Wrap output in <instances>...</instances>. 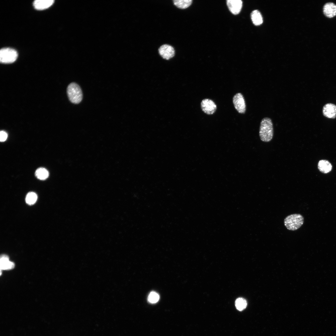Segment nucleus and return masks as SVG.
Instances as JSON below:
<instances>
[{"mask_svg":"<svg viewBox=\"0 0 336 336\" xmlns=\"http://www.w3.org/2000/svg\"><path fill=\"white\" fill-rule=\"evenodd\" d=\"M37 198V195L35 193L30 192L27 194L26 198V201L27 204L31 205L36 202Z\"/></svg>","mask_w":336,"mask_h":336,"instance_id":"nucleus-18","label":"nucleus"},{"mask_svg":"<svg viewBox=\"0 0 336 336\" xmlns=\"http://www.w3.org/2000/svg\"><path fill=\"white\" fill-rule=\"evenodd\" d=\"M201 107L202 110L208 114H213L216 111L217 106L211 100L206 99L201 102Z\"/></svg>","mask_w":336,"mask_h":336,"instance_id":"nucleus-7","label":"nucleus"},{"mask_svg":"<svg viewBox=\"0 0 336 336\" xmlns=\"http://www.w3.org/2000/svg\"><path fill=\"white\" fill-rule=\"evenodd\" d=\"M67 93L69 100L73 104H78L82 100L81 89L75 83L72 82L68 85L67 88Z\"/></svg>","mask_w":336,"mask_h":336,"instance_id":"nucleus-3","label":"nucleus"},{"mask_svg":"<svg viewBox=\"0 0 336 336\" xmlns=\"http://www.w3.org/2000/svg\"><path fill=\"white\" fill-rule=\"evenodd\" d=\"M191 0H174L173 1L174 4L177 7L182 9L186 8L192 4Z\"/></svg>","mask_w":336,"mask_h":336,"instance_id":"nucleus-15","label":"nucleus"},{"mask_svg":"<svg viewBox=\"0 0 336 336\" xmlns=\"http://www.w3.org/2000/svg\"><path fill=\"white\" fill-rule=\"evenodd\" d=\"M54 2V0H36L33 2V5L35 9L42 10L51 6Z\"/></svg>","mask_w":336,"mask_h":336,"instance_id":"nucleus-11","label":"nucleus"},{"mask_svg":"<svg viewBox=\"0 0 336 336\" xmlns=\"http://www.w3.org/2000/svg\"><path fill=\"white\" fill-rule=\"evenodd\" d=\"M251 17L253 23L256 26L259 25L263 22L262 15L258 10H254L252 12Z\"/></svg>","mask_w":336,"mask_h":336,"instance_id":"nucleus-14","label":"nucleus"},{"mask_svg":"<svg viewBox=\"0 0 336 336\" xmlns=\"http://www.w3.org/2000/svg\"><path fill=\"white\" fill-rule=\"evenodd\" d=\"M15 267L14 264L9 260L8 256L2 254L0 257V268L2 270H10Z\"/></svg>","mask_w":336,"mask_h":336,"instance_id":"nucleus-12","label":"nucleus"},{"mask_svg":"<svg viewBox=\"0 0 336 336\" xmlns=\"http://www.w3.org/2000/svg\"><path fill=\"white\" fill-rule=\"evenodd\" d=\"M226 3L229 10L233 14H238L240 12L242 6V1L227 0Z\"/></svg>","mask_w":336,"mask_h":336,"instance_id":"nucleus-8","label":"nucleus"},{"mask_svg":"<svg viewBox=\"0 0 336 336\" xmlns=\"http://www.w3.org/2000/svg\"><path fill=\"white\" fill-rule=\"evenodd\" d=\"M158 52L160 56L166 60L172 58L175 54L174 48L168 44H164L161 46L158 49Z\"/></svg>","mask_w":336,"mask_h":336,"instance_id":"nucleus-6","label":"nucleus"},{"mask_svg":"<svg viewBox=\"0 0 336 336\" xmlns=\"http://www.w3.org/2000/svg\"><path fill=\"white\" fill-rule=\"evenodd\" d=\"M233 102L235 109L241 114H244L246 110V104L244 97L240 93L236 94L233 97Z\"/></svg>","mask_w":336,"mask_h":336,"instance_id":"nucleus-5","label":"nucleus"},{"mask_svg":"<svg viewBox=\"0 0 336 336\" xmlns=\"http://www.w3.org/2000/svg\"><path fill=\"white\" fill-rule=\"evenodd\" d=\"M318 168L321 172L326 174L330 172L332 169L331 164L326 160H321L318 164Z\"/></svg>","mask_w":336,"mask_h":336,"instance_id":"nucleus-13","label":"nucleus"},{"mask_svg":"<svg viewBox=\"0 0 336 336\" xmlns=\"http://www.w3.org/2000/svg\"><path fill=\"white\" fill-rule=\"evenodd\" d=\"M35 174L37 177L41 180L47 179L49 175L48 171L44 168H40L36 171Z\"/></svg>","mask_w":336,"mask_h":336,"instance_id":"nucleus-16","label":"nucleus"},{"mask_svg":"<svg viewBox=\"0 0 336 336\" xmlns=\"http://www.w3.org/2000/svg\"><path fill=\"white\" fill-rule=\"evenodd\" d=\"M304 219L300 214H293L289 215L285 218L284 224L286 228L291 231H295L299 228L303 224Z\"/></svg>","mask_w":336,"mask_h":336,"instance_id":"nucleus-2","label":"nucleus"},{"mask_svg":"<svg viewBox=\"0 0 336 336\" xmlns=\"http://www.w3.org/2000/svg\"><path fill=\"white\" fill-rule=\"evenodd\" d=\"M7 133L3 131H1L0 132V140L1 142H4L7 139Z\"/></svg>","mask_w":336,"mask_h":336,"instance_id":"nucleus-20","label":"nucleus"},{"mask_svg":"<svg viewBox=\"0 0 336 336\" xmlns=\"http://www.w3.org/2000/svg\"><path fill=\"white\" fill-rule=\"evenodd\" d=\"M235 305L236 308L238 310L242 311L245 309L247 306V301L245 299L242 297H239L236 300Z\"/></svg>","mask_w":336,"mask_h":336,"instance_id":"nucleus-17","label":"nucleus"},{"mask_svg":"<svg viewBox=\"0 0 336 336\" xmlns=\"http://www.w3.org/2000/svg\"><path fill=\"white\" fill-rule=\"evenodd\" d=\"M259 134L260 140L263 142H269L272 140L273 136V128L270 118L265 117L261 120Z\"/></svg>","mask_w":336,"mask_h":336,"instance_id":"nucleus-1","label":"nucleus"},{"mask_svg":"<svg viewBox=\"0 0 336 336\" xmlns=\"http://www.w3.org/2000/svg\"><path fill=\"white\" fill-rule=\"evenodd\" d=\"M323 10L324 14L328 17H332L336 15V5L333 2L325 3Z\"/></svg>","mask_w":336,"mask_h":336,"instance_id":"nucleus-10","label":"nucleus"},{"mask_svg":"<svg viewBox=\"0 0 336 336\" xmlns=\"http://www.w3.org/2000/svg\"><path fill=\"white\" fill-rule=\"evenodd\" d=\"M18 56L17 51L10 48H3L0 51V61L5 64L11 63L14 62Z\"/></svg>","mask_w":336,"mask_h":336,"instance_id":"nucleus-4","label":"nucleus"},{"mask_svg":"<svg viewBox=\"0 0 336 336\" xmlns=\"http://www.w3.org/2000/svg\"><path fill=\"white\" fill-rule=\"evenodd\" d=\"M324 116L329 118L334 119L336 116V105L332 103L325 105L323 109Z\"/></svg>","mask_w":336,"mask_h":336,"instance_id":"nucleus-9","label":"nucleus"},{"mask_svg":"<svg viewBox=\"0 0 336 336\" xmlns=\"http://www.w3.org/2000/svg\"><path fill=\"white\" fill-rule=\"evenodd\" d=\"M159 295L155 292H152L149 294L147 299L148 301L151 303H155L158 301L159 299Z\"/></svg>","mask_w":336,"mask_h":336,"instance_id":"nucleus-19","label":"nucleus"}]
</instances>
